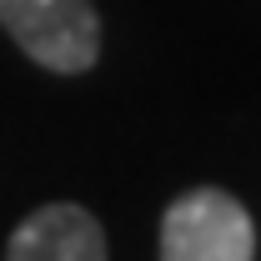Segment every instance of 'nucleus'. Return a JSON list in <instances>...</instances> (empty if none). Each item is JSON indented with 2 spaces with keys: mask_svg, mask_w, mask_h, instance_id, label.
Instances as JSON below:
<instances>
[{
  "mask_svg": "<svg viewBox=\"0 0 261 261\" xmlns=\"http://www.w3.org/2000/svg\"><path fill=\"white\" fill-rule=\"evenodd\" d=\"M256 226L236 196L201 186L161 216V261H251Z\"/></svg>",
  "mask_w": 261,
  "mask_h": 261,
  "instance_id": "1",
  "label": "nucleus"
},
{
  "mask_svg": "<svg viewBox=\"0 0 261 261\" xmlns=\"http://www.w3.org/2000/svg\"><path fill=\"white\" fill-rule=\"evenodd\" d=\"M0 25L45 70L81 75L100 56V20L91 0H0Z\"/></svg>",
  "mask_w": 261,
  "mask_h": 261,
  "instance_id": "2",
  "label": "nucleus"
},
{
  "mask_svg": "<svg viewBox=\"0 0 261 261\" xmlns=\"http://www.w3.org/2000/svg\"><path fill=\"white\" fill-rule=\"evenodd\" d=\"M5 261H106V236L91 211L56 201V206L31 211L15 226Z\"/></svg>",
  "mask_w": 261,
  "mask_h": 261,
  "instance_id": "3",
  "label": "nucleus"
}]
</instances>
